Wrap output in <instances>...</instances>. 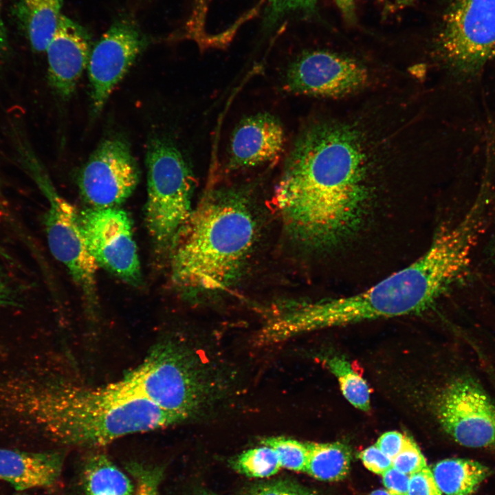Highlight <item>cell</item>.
Masks as SVG:
<instances>
[{
  "label": "cell",
  "mask_w": 495,
  "mask_h": 495,
  "mask_svg": "<svg viewBox=\"0 0 495 495\" xmlns=\"http://www.w3.org/2000/svg\"><path fill=\"white\" fill-rule=\"evenodd\" d=\"M370 132L358 120H327L295 140L274 199L287 232L301 245L331 248L357 228L371 173L388 158Z\"/></svg>",
  "instance_id": "cell-1"
},
{
  "label": "cell",
  "mask_w": 495,
  "mask_h": 495,
  "mask_svg": "<svg viewBox=\"0 0 495 495\" xmlns=\"http://www.w3.org/2000/svg\"><path fill=\"white\" fill-rule=\"evenodd\" d=\"M16 407L55 441L95 448L135 433L164 428L184 419L115 382L90 388L56 380L24 386Z\"/></svg>",
  "instance_id": "cell-2"
},
{
  "label": "cell",
  "mask_w": 495,
  "mask_h": 495,
  "mask_svg": "<svg viewBox=\"0 0 495 495\" xmlns=\"http://www.w3.org/2000/svg\"><path fill=\"white\" fill-rule=\"evenodd\" d=\"M469 254L462 241L439 232L428 250L406 267L362 292L296 302L290 318L299 333L366 320L419 314L466 272Z\"/></svg>",
  "instance_id": "cell-3"
},
{
  "label": "cell",
  "mask_w": 495,
  "mask_h": 495,
  "mask_svg": "<svg viewBox=\"0 0 495 495\" xmlns=\"http://www.w3.org/2000/svg\"><path fill=\"white\" fill-rule=\"evenodd\" d=\"M256 233L254 216L241 192H211L192 210L173 241V283L190 294L225 289L241 273Z\"/></svg>",
  "instance_id": "cell-4"
},
{
  "label": "cell",
  "mask_w": 495,
  "mask_h": 495,
  "mask_svg": "<svg viewBox=\"0 0 495 495\" xmlns=\"http://www.w3.org/2000/svg\"><path fill=\"white\" fill-rule=\"evenodd\" d=\"M214 368L186 344L170 338L152 346L116 383L186 421L209 410L226 395V382Z\"/></svg>",
  "instance_id": "cell-5"
},
{
  "label": "cell",
  "mask_w": 495,
  "mask_h": 495,
  "mask_svg": "<svg viewBox=\"0 0 495 495\" xmlns=\"http://www.w3.org/2000/svg\"><path fill=\"white\" fill-rule=\"evenodd\" d=\"M146 162L145 223L156 250L162 253L170 250L192 212L194 177L182 153L165 139L149 142Z\"/></svg>",
  "instance_id": "cell-6"
},
{
  "label": "cell",
  "mask_w": 495,
  "mask_h": 495,
  "mask_svg": "<svg viewBox=\"0 0 495 495\" xmlns=\"http://www.w3.org/2000/svg\"><path fill=\"white\" fill-rule=\"evenodd\" d=\"M437 45L457 73L479 72L495 58V0H448Z\"/></svg>",
  "instance_id": "cell-7"
},
{
  "label": "cell",
  "mask_w": 495,
  "mask_h": 495,
  "mask_svg": "<svg viewBox=\"0 0 495 495\" xmlns=\"http://www.w3.org/2000/svg\"><path fill=\"white\" fill-rule=\"evenodd\" d=\"M35 182L48 201L44 224L50 250L63 264L91 309L98 303V266L89 253L80 223V213L54 188L48 177L31 164Z\"/></svg>",
  "instance_id": "cell-8"
},
{
  "label": "cell",
  "mask_w": 495,
  "mask_h": 495,
  "mask_svg": "<svg viewBox=\"0 0 495 495\" xmlns=\"http://www.w3.org/2000/svg\"><path fill=\"white\" fill-rule=\"evenodd\" d=\"M434 408L442 428L460 445L495 448V404L473 379L461 377L448 384Z\"/></svg>",
  "instance_id": "cell-9"
},
{
  "label": "cell",
  "mask_w": 495,
  "mask_h": 495,
  "mask_svg": "<svg viewBox=\"0 0 495 495\" xmlns=\"http://www.w3.org/2000/svg\"><path fill=\"white\" fill-rule=\"evenodd\" d=\"M85 243L98 266L124 282L142 280L140 262L131 219L117 207L87 208L80 213Z\"/></svg>",
  "instance_id": "cell-10"
},
{
  "label": "cell",
  "mask_w": 495,
  "mask_h": 495,
  "mask_svg": "<svg viewBox=\"0 0 495 495\" xmlns=\"http://www.w3.org/2000/svg\"><path fill=\"white\" fill-rule=\"evenodd\" d=\"M140 170L129 144L111 138L101 142L79 171L78 185L91 208H115L135 190Z\"/></svg>",
  "instance_id": "cell-11"
},
{
  "label": "cell",
  "mask_w": 495,
  "mask_h": 495,
  "mask_svg": "<svg viewBox=\"0 0 495 495\" xmlns=\"http://www.w3.org/2000/svg\"><path fill=\"white\" fill-rule=\"evenodd\" d=\"M148 43L132 16L116 19L91 48L87 65L93 111L100 113L116 86Z\"/></svg>",
  "instance_id": "cell-12"
},
{
  "label": "cell",
  "mask_w": 495,
  "mask_h": 495,
  "mask_svg": "<svg viewBox=\"0 0 495 495\" xmlns=\"http://www.w3.org/2000/svg\"><path fill=\"white\" fill-rule=\"evenodd\" d=\"M368 79V71L357 60L315 50L303 53L291 63L284 82L292 94L331 98L355 93L366 87Z\"/></svg>",
  "instance_id": "cell-13"
},
{
  "label": "cell",
  "mask_w": 495,
  "mask_h": 495,
  "mask_svg": "<svg viewBox=\"0 0 495 495\" xmlns=\"http://www.w3.org/2000/svg\"><path fill=\"white\" fill-rule=\"evenodd\" d=\"M91 50V37L87 30L62 15L45 50L50 84L62 98H69L74 92L87 67Z\"/></svg>",
  "instance_id": "cell-14"
},
{
  "label": "cell",
  "mask_w": 495,
  "mask_h": 495,
  "mask_svg": "<svg viewBox=\"0 0 495 495\" xmlns=\"http://www.w3.org/2000/svg\"><path fill=\"white\" fill-rule=\"evenodd\" d=\"M285 132L280 120L269 113H258L241 120L232 131L227 166L249 168L275 160L283 151Z\"/></svg>",
  "instance_id": "cell-15"
},
{
  "label": "cell",
  "mask_w": 495,
  "mask_h": 495,
  "mask_svg": "<svg viewBox=\"0 0 495 495\" xmlns=\"http://www.w3.org/2000/svg\"><path fill=\"white\" fill-rule=\"evenodd\" d=\"M64 456L60 451L0 448V480L18 491L50 487L58 481Z\"/></svg>",
  "instance_id": "cell-16"
},
{
  "label": "cell",
  "mask_w": 495,
  "mask_h": 495,
  "mask_svg": "<svg viewBox=\"0 0 495 495\" xmlns=\"http://www.w3.org/2000/svg\"><path fill=\"white\" fill-rule=\"evenodd\" d=\"M63 0H17L14 15L19 28L32 48L45 52L53 38L61 16Z\"/></svg>",
  "instance_id": "cell-17"
},
{
  "label": "cell",
  "mask_w": 495,
  "mask_h": 495,
  "mask_svg": "<svg viewBox=\"0 0 495 495\" xmlns=\"http://www.w3.org/2000/svg\"><path fill=\"white\" fill-rule=\"evenodd\" d=\"M434 479L445 495H472L490 474L483 464L468 459H447L432 468Z\"/></svg>",
  "instance_id": "cell-18"
},
{
  "label": "cell",
  "mask_w": 495,
  "mask_h": 495,
  "mask_svg": "<svg viewBox=\"0 0 495 495\" xmlns=\"http://www.w3.org/2000/svg\"><path fill=\"white\" fill-rule=\"evenodd\" d=\"M82 485L84 495H134L135 490L129 477L103 453L87 459Z\"/></svg>",
  "instance_id": "cell-19"
},
{
  "label": "cell",
  "mask_w": 495,
  "mask_h": 495,
  "mask_svg": "<svg viewBox=\"0 0 495 495\" xmlns=\"http://www.w3.org/2000/svg\"><path fill=\"white\" fill-rule=\"evenodd\" d=\"M307 474L320 481H337L349 473L351 461L350 448L340 442L308 443Z\"/></svg>",
  "instance_id": "cell-20"
},
{
  "label": "cell",
  "mask_w": 495,
  "mask_h": 495,
  "mask_svg": "<svg viewBox=\"0 0 495 495\" xmlns=\"http://www.w3.org/2000/svg\"><path fill=\"white\" fill-rule=\"evenodd\" d=\"M325 364L336 377L346 399L359 410H369V387L362 377L352 368L350 363L344 358L334 355L326 358Z\"/></svg>",
  "instance_id": "cell-21"
},
{
  "label": "cell",
  "mask_w": 495,
  "mask_h": 495,
  "mask_svg": "<svg viewBox=\"0 0 495 495\" xmlns=\"http://www.w3.org/2000/svg\"><path fill=\"white\" fill-rule=\"evenodd\" d=\"M231 465L236 472L253 478L270 477L281 468L276 451L265 445L241 452L232 459Z\"/></svg>",
  "instance_id": "cell-22"
},
{
  "label": "cell",
  "mask_w": 495,
  "mask_h": 495,
  "mask_svg": "<svg viewBox=\"0 0 495 495\" xmlns=\"http://www.w3.org/2000/svg\"><path fill=\"white\" fill-rule=\"evenodd\" d=\"M261 444L268 446L276 451L281 468L305 472L309 458L308 443L283 437H272L263 439Z\"/></svg>",
  "instance_id": "cell-23"
},
{
  "label": "cell",
  "mask_w": 495,
  "mask_h": 495,
  "mask_svg": "<svg viewBox=\"0 0 495 495\" xmlns=\"http://www.w3.org/2000/svg\"><path fill=\"white\" fill-rule=\"evenodd\" d=\"M126 470L135 481L134 495H159L164 474L162 468L132 462L126 465Z\"/></svg>",
  "instance_id": "cell-24"
},
{
  "label": "cell",
  "mask_w": 495,
  "mask_h": 495,
  "mask_svg": "<svg viewBox=\"0 0 495 495\" xmlns=\"http://www.w3.org/2000/svg\"><path fill=\"white\" fill-rule=\"evenodd\" d=\"M317 0H268L264 17L265 28H273L287 15L301 12L314 11Z\"/></svg>",
  "instance_id": "cell-25"
},
{
  "label": "cell",
  "mask_w": 495,
  "mask_h": 495,
  "mask_svg": "<svg viewBox=\"0 0 495 495\" xmlns=\"http://www.w3.org/2000/svg\"><path fill=\"white\" fill-rule=\"evenodd\" d=\"M427 466L426 461L415 441L407 435L402 451L393 459V467L410 476Z\"/></svg>",
  "instance_id": "cell-26"
},
{
  "label": "cell",
  "mask_w": 495,
  "mask_h": 495,
  "mask_svg": "<svg viewBox=\"0 0 495 495\" xmlns=\"http://www.w3.org/2000/svg\"><path fill=\"white\" fill-rule=\"evenodd\" d=\"M252 495H318L312 490L289 480H276L258 483Z\"/></svg>",
  "instance_id": "cell-27"
},
{
  "label": "cell",
  "mask_w": 495,
  "mask_h": 495,
  "mask_svg": "<svg viewBox=\"0 0 495 495\" xmlns=\"http://www.w3.org/2000/svg\"><path fill=\"white\" fill-rule=\"evenodd\" d=\"M408 495H443L432 470L426 466L410 476Z\"/></svg>",
  "instance_id": "cell-28"
},
{
  "label": "cell",
  "mask_w": 495,
  "mask_h": 495,
  "mask_svg": "<svg viewBox=\"0 0 495 495\" xmlns=\"http://www.w3.org/2000/svg\"><path fill=\"white\" fill-rule=\"evenodd\" d=\"M359 457L368 470L377 474L382 475L393 467V460L381 451L375 444L362 450Z\"/></svg>",
  "instance_id": "cell-29"
},
{
  "label": "cell",
  "mask_w": 495,
  "mask_h": 495,
  "mask_svg": "<svg viewBox=\"0 0 495 495\" xmlns=\"http://www.w3.org/2000/svg\"><path fill=\"white\" fill-rule=\"evenodd\" d=\"M382 481L391 495H408L410 476L391 467L382 475Z\"/></svg>",
  "instance_id": "cell-30"
},
{
  "label": "cell",
  "mask_w": 495,
  "mask_h": 495,
  "mask_svg": "<svg viewBox=\"0 0 495 495\" xmlns=\"http://www.w3.org/2000/svg\"><path fill=\"white\" fill-rule=\"evenodd\" d=\"M407 435L397 431H388L382 434L375 443L376 446L392 460L405 446Z\"/></svg>",
  "instance_id": "cell-31"
},
{
  "label": "cell",
  "mask_w": 495,
  "mask_h": 495,
  "mask_svg": "<svg viewBox=\"0 0 495 495\" xmlns=\"http://www.w3.org/2000/svg\"><path fill=\"white\" fill-rule=\"evenodd\" d=\"M15 299V292L0 270V307L13 305L16 303Z\"/></svg>",
  "instance_id": "cell-32"
},
{
  "label": "cell",
  "mask_w": 495,
  "mask_h": 495,
  "mask_svg": "<svg viewBox=\"0 0 495 495\" xmlns=\"http://www.w3.org/2000/svg\"><path fill=\"white\" fill-rule=\"evenodd\" d=\"M341 12L344 19L347 23H353L355 21V0H334Z\"/></svg>",
  "instance_id": "cell-33"
},
{
  "label": "cell",
  "mask_w": 495,
  "mask_h": 495,
  "mask_svg": "<svg viewBox=\"0 0 495 495\" xmlns=\"http://www.w3.org/2000/svg\"><path fill=\"white\" fill-rule=\"evenodd\" d=\"M8 38L7 31L0 10V58L5 54L8 50Z\"/></svg>",
  "instance_id": "cell-34"
},
{
  "label": "cell",
  "mask_w": 495,
  "mask_h": 495,
  "mask_svg": "<svg viewBox=\"0 0 495 495\" xmlns=\"http://www.w3.org/2000/svg\"><path fill=\"white\" fill-rule=\"evenodd\" d=\"M487 254L491 262L495 265V230L487 247Z\"/></svg>",
  "instance_id": "cell-35"
},
{
  "label": "cell",
  "mask_w": 495,
  "mask_h": 495,
  "mask_svg": "<svg viewBox=\"0 0 495 495\" xmlns=\"http://www.w3.org/2000/svg\"><path fill=\"white\" fill-rule=\"evenodd\" d=\"M0 256L7 261H12V257L0 246Z\"/></svg>",
  "instance_id": "cell-36"
},
{
  "label": "cell",
  "mask_w": 495,
  "mask_h": 495,
  "mask_svg": "<svg viewBox=\"0 0 495 495\" xmlns=\"http://www.w3.org/2000/svg\"><path fill=\"white\" fill-rule=\"evenodd\" d=\"M369 495H391L389 494V492L386 490H376L375 491H373Z\"/></svg>",
  "instance_id": "cell-37"
},
{
  "label": "cell",
  "mask_w": 495,
  "mask_h": 495,
  "mask_svg": "<svg viewBox=\"0 0 495 495\" xmlns=\"http://www.w3.org/2000/svg\"><path fill=\"white\" fill-rule=\"evenodd\" d=\"M198 495H216V494H210V493H205V492H204V493L199 494H198Z\"/></svg>",
  "instance_id": "cell-38"
}]
</instances>
